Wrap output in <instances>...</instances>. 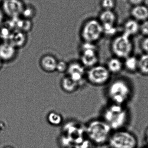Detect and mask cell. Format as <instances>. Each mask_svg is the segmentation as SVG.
Listing matches in <instances>:
<instances>
[{"instance_id":"4fadbf2b","label":"cell","mask_w":148,"mask_h":148,"mask_svg":"<svg viewBox=\"0 0 148 148\" xmlns=\"http://www.w3.org/2000/svg\"><path fill=\"white\" fill-rule=\"evenodd\" d=\"M106 66L112 76H119L124 70L123 62L116 57L110 59Z\"/></svg>"},{"instance_id":"484cf974","label":"cell","mask_w":148,"mask_h":148,"mask_svg":"<svg viewBox=\"0 0 148 148\" xmlns=\"http://www.w3.org/2000/svg\"><path fill=\"white\" fill-rule=\"evenodd\" d=\"M140 30L141 33L143 35L148 36V20L143 21L140 27Z\"/></svg>"},{"instance_id":"d4e9b609","label":"cell","mask_w":148,"mask_h":148,"mask_svg":"<svg viewBox=\"0 0 148 148\" xmlns=\"http://www.w3.org/2000/svg\"><path fill=\"white\" fill-rule=\"evenodd\" d=\"M68 65L66 64L65 61L64 60H60L58 61L57 64L56 71L60 73H63L67 71Z\"/></svg>"},{"instance_id":"ffe728a7","label":"cell","mask_w":148,"mask_h":148,"mask_svg":"<svg viewBox=\"0 0 148 148\" xmlns=\"http://www.w3.org/2000/svg\"><path fill=\"white\" fill-rule=\"evenodd\" d=\"M144 77H148V54H144L138 59V72Z\"/></svg>"},{"instance_id":"7402d4cb","label":"cell","mask_w":148,"mask_h":148,"mask_svg":"<svg viewBox=\"0 0 148 148\" xmlns=\"http://www.w3.org/2000/svg\"><path fill=\"white\" fill-rule=\"evenodd\" d=\"M48 120L52 125H58L61 123L62 119L60 114L54 112H51L48 115Z\"/></svg>"},{"instance_id":"1f68e13d","label":"cell","mask_w":148,"mask_h":148,"mask_svg":"<svg viewBox=\"0 0 148 148\" xmlns=\"http://www.w3.org/2000/svg\"><path fill=\"white\" fill-rule=\"evenodd\" d=\"M6 148H11V147H6Z\"/></svg>"},{"instance_id":"ba28073f","label":"cell","mask_w":148,"mask_h":148,"mask_svg":"<svg viewBox=\"0 0 148 148\" xmlns=\"http://www.w3.org/2000/svg\"><path fill=\"white\" fill-rule=\"evenodd\" d=\"M81 64L88 69L98 64V57L96 47L92 43L85 42L81 47Z\"/></svg>"},{"instance_id":"2e32d148","label":"cell","mask_w":148,"mask_h":148,"mask_svg":"<svg viewBox=\"0 0 148 148\" xmlns=\"http://www.w3.org/2000/svg\"><path fill=\"white\" fill-rule=\"evenodd\" d=\"M124 70L131 74L138 72V59L130 56L125 59L123 62Z\"/></svg>"},{"instance_id":"7a4b0ae2","label":"cell","mask_w":148,"mask_h":148,"mask_svg":"<svg viewBox=\"0 0 148 148\" xmlns=\"http://www.w3.org/2000/svg\"><path fill=\"white\" fill-rule=\"evenodd\" d=\"M112 131L126 129L130 123L131 112L128 105L108 103L100 112V116Z\"/></svg>"},{"instance_id":"5b68a950","label":"cell","mask_w":148,"mask_h":148,"mask_svg":"<svg viewBox=\"0 0 148 148\" xmlns=\"http://www.w3.org/2000/svg\"><path fill=\"white\" fill-rule=\"evenodd\" d=\"M86 79L92 85L106 86L112 79V75L106 66L98 64L86 71Z\"/></svg>"},{"instance_id":"e0dca14e","label":"cell","mask_w":148,"mask_h":148,"mask_svg":"<svg viewBox=\"0 0 148 148\" xmlns=\"http://www.w3.org/2000/svg\"><path fill=\"white\" fill-rule=\"evenodd\" d=\"M131 14L137 21H145L148 19V8L145 6H135L131 11Z\"/></svg>"},{"instance_id":"9c48e42d","label":"cell","mask_w":148,"mask_h":148,"mask_svg":"<svg viewBox=\"0 0 148 148\" xmlns=\"http://www.w3.org/2000/svg\"><path fill=\"white\" fill-rule=\"evenodd\" d=\"M25 7L21 0H5L2 5L3 12L11 18L19 17Z\"/></svg>"},{"instance_id":"3957f363","label":"cell","mask_w":148,"mask_h":148,"mask_svg":"<svg viewBox=\"0 0 148 148\" xmlns=\"http://www.w3.org/2000/svg\"><path fill=\"white\" fill-rule=\"evenodd\" d=\"M86 133L89 141L96 146L107 145L113 131L101 118L90 121L86 127Z\"/></svg>"},{"instance_id":"6da1fadb","label":"cell","mask_w":148,"mask_h":148,"mask_svg":"<svg viewBox=\"0 0 148 148\" xmlns=\"http://www.w3.org/2000/svg\"><path fill=\"white\" fill-rule=\"evenodd\" d=\"M105 87V95L108 103L127 105L133 98V83L127 77L118 76L112 78Z\"/></svg>"},{"instance_id":"4316f807","label":"cell","mask_w":148,"mask_h":148,"mask_svg":"<svg viewBox=\"0 0 148 148\" xmlns=\"http://www.w3.org/2000/svg\"><path fill=\"white\" fill-rule=\"evenodd\" d=\"M142 47L144 51L148 53V38L144 40L142 42Z\"/></svg>"},{"instance_id":"83f0119b","label":"cell","mask_w":148,"mask_h":148,"mask_svg":"<svg viewBox=\"0 0 148 148\" xmlns=\"http://www.w3.org/2000/svg\"><path fill=\"white\" fill-rule=\"evenodd\" d=\"M143 1V0H129L130 3L135 6L141 5Z\"/></svg>"},{"instance_id":"9a60e30c","label":"cell","mask_w":148,"mask_h":148,"mask_svg":"<svg viewBox=\"0 0 148 148\" xmlns=\"http://www.w3.org/2000/svg\"><path fill=\"white\" fill-rule=\"evenodd\" d=\"M99 18L102 26H114L116 16L111 10H104L100 14Z\"/></svg>"},{"instance_id":"4dcf8cb0","label":"cell","mask_w":148,"mask_h":148,"mask_svg":"<svg viewBox=\"0 0 148 148\" xmlns=\"http://www.w3.org/2000/svg\"><path fill=\"white\" fill-rule=\"evenodd\" d=\"M2 60H1V59L0 58V68L2 66Z\"/></svg>"},{"instance_id":"7c38bea8","label":"cell","mask_w":148,"mask_h":148,"mask_svg":"<svg viewBox=\"0 0 148 148\" xmlns=\"http://www.w3.org/2000/svg\"><path fill=\"white\" fill-rule=\"evenodd\" d=\"M27 40V37L26 33L15 30L13 32L8 41L16 48H19L25 45Z\"/></svg>"},{"instance_id":"5bb4252c","label":"cell","mask_w":148,"mask_h":148,"mask_svg":"<svg viewBox=\"0 0 148 148\" xmlns=\"http://www.w3.org/2000/svg\"><path fill=\"white\" fill-rule=\"evenodd\" d=\"M58 62L53 56L50 55H45L40 60V66L45 71L53 72L56 71Z\"/></svg>"},{"instance_id":"f1b7e54d","label":"cell","mask_w":148,"mask_h":148,"mask_svg":"<svg viewBox=\"0 0 148 148\" xmlns=\"http://www.w3.org/2000/svg\"><path fill=\"white\" fill-rule=\"evenodd\" d=\"M145 140L146 143V148H148V127L146 128L145 132Z\"/></svg>"},{"instance_id":"44dd1931","label":"cell","mask_w":148,"mask_h":148,"mask_svg":"<svg viewBox=\"0 0 148 148\" xmlns=\"http://www.w3.org/2000/svg\"><path fill=\"white\" fill-rule=\"evenodd\" d=\"M0 27V36L1 38L5 40H9L11 34L14 30L7 24L4 26Z\"/></svg>"},{"instance_id":"cb8c5ba5","label":"cell","mask_w":148,"mask_h":148,"mask_svg":"<svg viewBox=\"0 0 148 148\" xmlns=\"http://www.w3.org/2000/svg\"><path fill=\"white\" fill-rule=\"evenodd\" d=\"M102 8L104 10H111L115 7L114 0H102L101 2Z\"/></svg>"},{"instance_id":"277c9868","label":"cell","mask_w":148,"mask_h":148,"mask_svg":"<svg viewBox=\"0 0 148 148\" xmlns=\"http://www.w3.org/2000/svg\"><path fill=\"white\" fill-rule=\"evenodd\" d=\"M138 144L137 137L126 128L113 131L107 145L109 148H137Z\"/></svg>"},{"instance_id":"30bf717a","label":"cell","mask_w":148,"mask_h":148,"mask_svg":"<svg viewBox=\"0 0 148 148\" xmlns=\"http://www.w3.org/2000/svg\"><path fill=\"white\" fill-rule=\"evenodd\" d=\"M67 72L68 76L79 85L83 83L84 78H86L85 67L81 63L76 62L71 63L68 65Z\"/></svg>"},{"instance_id":"ac0fdd59","label":"cell","mask_w":148,"mask_h":148,"mask_svg":"<svg viewBox=\"0 0 148 148\" xmlns=\"http://www.w3.org/2000/svg\"><path fill=\"white\" fill-rule=\"evenodd\" d=\"M140 29L138 23L135 20L127 21L124 26V34L130 37L131 35L136 34Z\"/></svg>"},{"instance_id":"8fae6325","label":"cell","mask_w":148,"mask_h":148,"mask_svg":"<svg viewBox=\"0 0 148 148\" xmlns=\"http://www.w3.org/2000/svg\"><path fill=\"white\" fill-rule=\"evenodd\" d=\"M16 49L8 41L0 44V58L2 61L12 60L16 56Z\"/></svg>"},{"instance_id":"8992f818","label":"cell","mask_w":148,"mask_h":148,"mask_svg":"<svg viewBox=\"0 0 148 148\" xmlns=\"http://www.w3.org/2000/svg\"><path fill=\"white\" fill-rule=\"evenodd\" d=\"M103 32V29L101 23L96 20L91 19L84 25L81 35L85 42L93 43L100 38Z\"/></svg>"},{"instance_id":"52a82bcc","label":"cell","mask_w":148,"mask_h":148,"mask_svg":"<svg viewBox=\"0 0 148 148\" xmlns=\"http://www.w3.org/2000/svg\"><path fill=\"white\" fill-rule=\"evenodd\" d=\"M112 49L116 57L120 59H125L130 56L132 44L130 37L124 34L117 37L112 42Z\"/></svg>"},{"instance_id":"f546056e","label":"cell","mask_w":148,"mask_h":148,"mask_svg":"<svg viewBox=\"0 0 148 148\" xmlns=\"http://www.w3.org/2000/svg\"><path fill=\"white\" fill-rule=\"evenodd\" d=\"M3 19H4V12L3 11L0 9V27L2 25Z\"/></svg>"},{"instance_id":"603a6c76","label":"cell","mask_w":148,"mask_h":148,"mask_svg":"<svg viewBox=\"0 0 148 148\" xmlns=\"http://www.w3.org/2000/svg\"><path fill=\"white\" fill-rule=\"evenodd\" d=\"M35 11L32 7H25L21 15L23 16L24 18L27 19H31L34 16Z\"/></svg>"},{"instance_id":"d6a6232c","label":"cell","mask_w":148,"mask_h":148,"mask_svg":"<svg viewBox=\"0 0 148 148\" xmlns=\"http://www.w3.org/2000/svg\"></svg>"},{"instance_id":"d6986e66","label":"cell","mask_w":148,"mask_h":148,"mask_svg":"<svg viewBox=\"0 0 148 148\" xmlns=\"http://www.w3.org/2000/svg\"><path fill=\"white\" fill-rule=\"evenodd\" d=\"M61 86L64 91L73 92L78 88L79 84L71 79L69 76L65 77L61 81Z\"/></svg>"}]
</instances>
